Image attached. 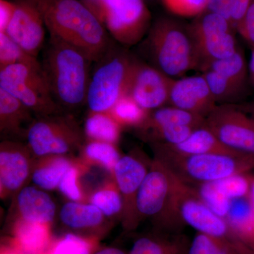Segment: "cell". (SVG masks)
<instances>
[{
    "mask_svg": "<svg viewBox=\"0 0 254 254\" xmlns=\"http://www.w3.org/2000/svg\"><path fill=\"white\" fill-rule=\"evenodd\" d=\"M50 38L73 47L92 63L112 48L110 36L98 18L79 0H38Z\"/></svg>",
    "mask_w": 254,
    "mask_h": 254,
    "instance_id": "obj_1",
    "label": "cell"
},
{
    "mask_svg": "<svg viewBox=\"0 0 254 254\" xmlns=\"http://www.w3.org/2000/svg\"><path fill=\"white\" fill-rule=\"evenodd\" d=\"M79 50L50 38L41 68L53 98L60 108L76 109L86 103L91 64Z\"/></svg>",
    "mask_w": 254,
    "mask_h": 254,
    "instance_id": "obj_2",
    "label": "cell"
},
{
    "mask_svg": "<svg viewBox=\"0 0 254 254\" xmlns=\"http://www.w3.org/2000/svg\"><path fill=\"white\" fill-rule=\"evenodd\" d=\"M143 45L151 66L169 77H183L196 70L194 42L188 24L173 18H159L150 26Z\"/></svg>",
    "mask_w": 254,
    "mask_h": 254,
    "instance_id": "obj_3",
    "label": "cell"
},
{
    "mask_svg": "<svg viewBox=\"0 0 254 254\" xmlns=\"http://www.w3.org/2000/svg\"><path fill=\"white\" fill-rule=\"evenodd\" d=\"M153 146L155 158L190 185L219 181L234 175L252 173L254 170V155H180L160 145Z\"/></svg>",
    "mask_w": 254,
    "mask_h": 254,
    "instance_id": "obj_4",
    "label": "cell"
},
{
    "mask_svg": "<svg viewBox=\"0 0 254 254\" xmlns=\"http://www.w3.org/2000/svg\"><path fill=\"white\" fill-rule=\"evenodd\" d=\"M110 36L124 46L144 39L150 26V13L143 0H81Z\"/></svg>",
    "mask_w": 254,
    "mask_h": 254,
    "instance_id": "obj_5",
    "label": "cell"
},
{
    "mask_svg": "<svg viewBox=\"0 0 254 254\" xmlns=\"http://www.w3.org/2000/svg\"><path fill=\"white\" fill-rule=\"evenodd\" d=\"M134 57L113 48L96 62L91 73L86 103L91 112H109L126 91Z\"/></svg>",
    "mask_w": 254,
    "mask_h": 254,
    "instance_id": "obj_6",
    "label": "cell"
},
{
    "mask_svg": "<svg viewBox=\"0 0 254 254\" xmlns=\"http://www.w3.org/2000/svg\"><path fill=\"white\" fill-rule=\"evenodd\" d=\"M188 26L194 42L196 70L201 73L214 62L232 56L240 48L236 30L220 15L205 11Z\"/></svg>",
    "mask_w": 254,
    "mask_h": 254,
    "instance_id": "obj_7",
    "label": "cell"
},
{
    "mask_svg": "<svg viewBox=\"0 0 254 254\" xmlns=\"http://www.w3.org/2000/svg\"><path fill=\"white\" fill-rule=\"evenodd\" d=\"M0 88L17 98L38 118L55 115L61 111L42 68L21 64L0 68Z\"/></svg>",
    "mask_w": 254,
    "mask_h": 254,
    "instance_id": "obj_8",
    "label": "cell"
},
{
    "mask_svg": "<svg viewBox=\"0 0 254 254\" xmlns=\"http://www.w3.org/2000/svg\"><path fill=\"white\" fill-rule=\"evenodd\" d=\"M173 173L162 162L155 158L150 163L136 197L138 220L151 218L165 227H180L173 210Z\"/></svg>",
    "mask_w": 254,
    "mask_h": 254,
    "instance_id": "obj_9",
    "label": "cell"
},
{
    "mask_svg": "<svg viewBox=\"0 0 254 254\" xmlns=\"http://www.w3.org/2000/svg\"><path fill=\"white\" fill-rule=\"evenodd\" d=\"M28 146L38 158L65 155L83 147V135L70 117L55 115L34 120L26 133Z\"/></svg>",
    "mask_w": 254,
    "mask_h": 254,
    "instance_id": "obj_10",
    "label": "cell"
},
{
    "mask_svg": "<svg viewBox=\"0 0 254 254\" xmlns=\"http://www.w3.org/2000/svg\"><path fill=\"white\" fill-rule=\"evenodd\" d=\"M172 173L173 209L179 221L182 225H190L198 232L220 238H232L226 220L214 213L205 205L192 185Z\"/></svg>",
    "mask_w": 254,
    "mask_h": 254,
    "instance_id": "obj_11",
    "label": "cell"
},
{
    "mask_svg": "<svg viewBox=\"0 0 254 254\" xmlns=\"http://www.w3.org/2000/svg\"><path fill=\"white\" fill-rule=\"evenodd\" d=\"M205 125L230 149L254 155V119L234 105H217Z\"/></svg>",
    "mask_w": 254,
    "mask_h": 254,
    "instance_id": "obj_12",
    "label": "cell"
},
{
    "mask_svg": "<svg viewBox=\"0 0 254 254\" xmlns=\"http://www.w3.org/2000/svg\"><path fill=\"white\" fill-rule=\"evenodd\" d=\"M173 78L134 58L125 94L148 112L168 105Z\"/></svg>",
    "mask_w": 254,
    "mask_h": 254,
    "instance_id": "obj_13",
    "label": "cell"
},
{
    "mask_svg": "<svg viewBox=\"0 0 254 254\" xmlns=\"http://www.w3.org/2000/svg\"><path fill=\"white\" fill-rule=\"evenodd\" d=\"M6 33L28 54L38 58L44 45L46 23L38 0H18Z\"/></svg>",
    "mask_w": 254,
    "mask_h": 254,
    "instance_id": "obj_14",
    "label": "cell"
},
{
    "mask_svg": "<svg viewBox=\"0 0 254 254\" xmlns=\"http://www.w3.org/2000/svg\"><path fill=\"white\" fill-rule=\"evenodd\" d=\"M149 168L141 158L130 154L121 157L114 168L112 175L123 196L122 218L127 228H134L139 222L136 213V197Z\"/></svg>",
    "mask_w": 254,
    "mask_h": 254,
    "instance_id": "obj_15",
    "label": "cell"
},
{
    "mask_svg": "<svg viewBox=\"0 0 254 254\" xmlns=\"http://www.w3.org/2000/svg\"><path fill=\"white\" fill-rule=\"evenodd\" d=\"M28 145L4 141L0 145V192L5 198L16 193L31 176L33 165Z\"/></svg>",
    "mask_w": 254,
    "mask_h": 254,
    "instance_id": "obj_16",
    "label": "cell"
},
{
    "mask_svg": "<svg viewBox=\"0 0 254 254\" xmlns=\"http://www.w3.org/2000/svg\"><path fill=\"white\" fill-rule=\"evenodd\" d=\"M168 105L206 118L217 104L201 73L173 78Z\"/></svg>",
    "mask_w": 254,
    "mask_h": 254,
    "instance_id": "obj_17",
    "label": "cell"
},
{
    "mask_svg": "<svg viewBox=\"0 0 254 254\" xmlns=\"http://www.w3.org/2000/svg\"><path fill=\"white\" fill-rule=\"evenodd\" d=\"M159 144L172 153L180 155H195L205 154H224L240 155L246 154L230 149L219 141L211 130L206 126L195 128L190 136L178 144Z\"/></svg>",
    "mask_w": 254,
    "mask_h": 254,
    "instance_id": "obj_18",
    "label": "cell"
},
{
    "mask_svg": "<svg viewBox=\"0 0 254 254\" xmlns=\"http://www.w3.org/2000/svg\"><path fill=\"white\" fill-rule=\"evenodd\" d=\"M19 218L30 222L51 224L56 214V205L49 194L41 189L23 187L16 198Z\"/></svg>",
    "mask_w": 254,
    "mask_h": 254,
    "instance_id": "obj_19",
    "label": "cell"
},
{
    "mask_svg": "<svg viewBox=\"0 0 254 254\" xmlns=\"http://www.w3.org/2000/svg\"><path fill=\"white\" fill-rule=\"evenodd\" d=\"M32 112L17 98L0 88V130L4 134L21 136L34 121Z\"/></svg>",
    "mask_w": 254,
    "mask_h": 254,
    "instance_id": "obj_20",
    "label": "cell"
},
{
    "mask_svg": "<svg viewBox=\"0 0 254 254\" xmlns=\"http://www.w3.org/2000/svg\"><path fill=\"white\" fill-rule=\"evenodd\" d=\"M14 249L22 254H42L51 240L50 224L30 222L18 218L14 229Z\"/></svg>",
    "mask_w": 254,
    "mask_h": 254,
    "instance_id": "obj_21",
    "label": "cell"
},
{
    "mask_svg": "<svg viewBox=\"0 0 254 254\" xmlns=\"http://www.w3.org/2000/svg\"><path fill=\"white\" fill-rule=\"evenodd\" d=\"M232 238L254 251V209L250 194L231 200V206L225 218Z\"/></svg>",
    "mask_w": 254,
    "mask_h": 254,
    "instance_id": "obj_22",
    "label": "cell"
},
{
    "mask_svg": "<svg viewBox=\"0 0 254 254\" xmlns=\"http://www.w3.org/2000/svg\"><path fill=\"white\" fill-rule=\"evenodd\" d=\"M74 162L64 155L42 157L33 165L32 181L41 190L58 188L62 179Z\"/></svg>",
    "mask_w": 254,
    "mask_h": 254,
    "instance_id": "obj_23",
    "label": "cell"
},
{
    "mask_svg": "<svg viewBox=\"0 0 254 254\" xmlns=\"http://www.w3.org/2000/svg\"><path fill=\"white\" fill-rule=\"evenodd\" d=\"M205 125V118L203 117L171 105H166L149 112L143 125L136 128L141 131L175 125H185L198 128Z\"/></svg>",
    "mask_w": 254,
    "mask_h": 254,
    "instance_id": "obj_24",
    "label": "cell"
},
{
    "mask_svg": "<svg viewBox=\"0 0 254 254\" xmlns=\"http://www.w3.org/2000/svg\"><path fill=\"white\" fill-rule=\"evenodd\" d=\"M60 220L64 225L73 230H88L99 227L105 215L91 203L70 201L62 207Z\"/></svg>",
    "mask_w": 254,
    "mask_h": 254,
    "instance_id": "obj_25",
    "label": "cell"
},
{
    "mask_svg": "<svg viewBox=\"0 0 254 254\" xmlns=\"http://www.w3.org/2000/svg\"><path fill=\"white\" fill-rule=\"evenodd\" d=\"M201 73L217 105H237L246 101L249 90L241 88L213 70Z\"/></svg>",
    "mask_w": 254,
    "mask_h": 254,
    "instance_id": "obj_26",
    "label": "cell"
},
{
    "mask_svg": "<svg viewBox=\"0 0 254 254\" xmlns=\"http://www.w3.org/2000/svg\"><path fill=\"white\" fill-rule=\"evenodd\" d=\"M84 131L86 136L91 141L116 144L121 135L122 127L109 112H91L86 119Z\"/></svg>",
    "mask_w": 254,
    "mask_h": 254,
    "instance_id": "obj_27",
    "label": "cell"
},
{
    "mask_svg": "<svg viewBox=\"0 0 254 254\" xmlns=\"http://www.w3.org/2000/svg\"><path fill=\"white\" fill-rule=\"evenodd\" d=\"M208 69L220 73L237 86L249 90L250 85L249 81L248 64L246 61L244 50L240 46L236 53L232 56L214 62L207 70Z\"/></svg>",
    "mask_w": 254,
    "mask_h": 254,
    "instance_id": "obj_28",
    "label": "cell"
},
{
    "mask_svg": "<svg viewBox=\"0 0 254 254\" xmlns=\"http://www.w3.org/2000/svg\"><path fill=\"white\" fill-rule=\"evenodd\" d=\"M185 239L143 237L135 241L129 254H188Z\"/></svg>",
    "mask_w": 254,
    "mask_h": 254,
    "instance_id": "obj_29",
    "label": "cell"
},
{
    "mask_svg": "<svg viewBox=\"0 0 254 254\" xmlns=\"http://www.w3.org/2000/svg\"><path fill=\"white\" fill-rule=\"evenodd\" d=\"M88 200L89 203L99 209L105 217L123 215V196L114 179L95 190Z\"/></svg>",
    "mask_w": 254,
    "mask_h": 254,
    "instance_id": "obj_30",
    "label": "cell"
},
{
    "mask_svg": "<svg viewBox=\"0 0 254 254\" xmlns=\"http://www.w3.org/2000/svg\"><path fill=\"white\" fill-rule=\"evenodd\" d=\"M82 158L86 165L97 164L113 174L121 156L113 143L91 141L82 147Z\"/></svg>",
    "mask_w": 254,
    "mask_h": 254,
    "instance_id": "obj_31",
    "label": "cell"
},
{
    "mask_svg": "<svg viewBox=\"0 0 254 254\" xmlns=\"http://www.w3.org/2000/svg\"><path fill=\"white\" fill-rule=\"evenodd\" d=\"M109 113L122 127L138 128L144 123L149 112L143 109L131 97L124 95Z\"/></svg>",
    "mask_w": 254,
    "mask_h": 254,
    "instance_id": "obj_32",
    "label": "cell"
},
{
    "mask_svg": "<svg viewBox=\"0 0 254 254\" xmlns=\"http://www.w3.org/2000/svg\"><path fill=\"white\" fill-rule=\"evenodd\" d=\"M17 64L41 68L36 57L26 53L6 33H0V68Z\"/></svg>",
    "mask_w": 254,
    "mask_h": 254,
    "instance_id": "obj_33",
    "label": "cell"
},
{
    "mask_svg": "<svg viewBox=\"0 0 254 254\" xmlns=\"http://www.w3.org/2000/svg\"><path fill=\"white\" fill-rule=\"evenodd\" d=\"M200 200L214 213L225 219L230 211L231 199L219 190L214 182L192 185Z\"/></svg>",
    "mask_w": 254,
    "mask_h": 254,
    "instance_id": "obj_34",
    "label": "cell"
},
{
    "mask_svg": "<svg viewBox=\"0 0 254 254\" xmlns=\"http://www.w3.org/2000/svg\"><path fill=\"white\" fill-rule=\"evenodd\" d=\"M231 239L197 232L189 246L188 254H235Z\"/></svg>",
    "mask_w": 254,
    "mask_h": 254,
    "instance_id": "obj_35",
    "label": "cell"
},
{
    "mask_svg": "<svg viewBox=\"0 0 254 254\" xmlns=\"http://www.w3.org/2000/svg\"><path fill=\"white\" fill-rule=\"evenodd\" d=\"M87 165L82 161L74 162L60 182L58 189L62 193L71 201L83 202L86 200L80 183V177Z\"/></svg>",
    "mask_w": 254,
    "mask_h": 254,
    "instance_id": "obj_36",
    "label": "cell"
},
{
    "mask_svg": "<svg viewBox=\"0 0 254 254\" xmlns=\"http://www.w3.org/2000/svg\"><path fill=\"white\" fill-rule=\"evenodd\" d=\"M95 246L91 239L66 234L55 242L49 254H93Z\"/></svg>",
    "mask_w": 254,
    "mask_h": 254,
    "instance_id": "obj_37",
    "label": "cell"
},
{
    "mask_svg": "<svg viewBox=\"0 0 254 254\" xmlns=\"http://www.w3.org/2000/svg\"><path fill=\"white\" fill-rule=\"evenodd\" d=\"M250 173L234 175L213 182L219 190L230 199L243 198L250 194Z\"/></svg>",
    "mask_w": 254,
    "mask_h": 254,
    "instance_id": "obj_38",
    "label": "cell"
},
{
    "mask_svg": "<svg viewBox=\"0 0 254 254\" xmlns=\"http://www.w3.org/2000/svg\"><path fill=\"white\" fill-rule=\"evenodd\" d=\"M172 14L182 17H196L206 11L208 0H161Z\"/></svg>",
    "mask_w": 254,
    "mask_h": 254,
    "instance_id": "obj_39",
    "label": "cell"
},
{
    "mask_svg": "<svg viewBox=\"0 0 254 254\" xmlns=\"http://www.w3.org/2000/svg\"><path fill=\"white\" fill-rule=\"evenodd\" d=\"M237 33L254 49V0H251L247 12L237 27Z\"/></svg>",
    "mask_w": 254,
    "mask_h": 254,
    "instance_id": "obj_40",
    "label": "cell"
},
{
    "mask_svg": "<svg viewBox=\"0 0 254 254\" xmlns=\"http://www.w3.org/2000/svg\"><path fill=\"white\" fill-rule=\"evenodd\" d=\"M251 0H230L231 23L237 31V27L244 18Z\"/></svg>",
    "mask_w": 254,
    "mask_h": 254,
    "instance_id": "obj_41",
    "label": "cell"
},
{
    "mask_svg": "<svg viewBox=\"0 0 254 254\" xmlns=\"http://www.w3.org/2000/svg\"><path fill=\"white\" fill-rule=\"evenodd\" d=\"M16 3L0 0V33H4L14 16Z\"/></svg>",
    "mask_w": 254,
    "mask_h": 254,
    "instance_id": "obj_42",
    "label": "cell"
},
{
    "mask_svg": "<svg viewBox=\"0 0 254 254\" xmlns=\"http://www.w3.org/2000/svg\"><path fill=\"white\" fill-rule=\"evenodd\" d=\"M206 11L220 15L231 23L230 0H208Z\"/></svg>",
    "mask_w": 254,
    "mask_h": 254,
    "instance_id": "obj_43",
    "label": "cell"
},
{
    "mask_svg": "<svg viewBox=\"0 0 254 254\" xmlns=\"http://www.w3.org/2000/svg\"><path fill=\"white\" fill-rule=\"evenodd\" d=\"M231 243L235 254H254V251L250 250L235 239H231Z\"/></svg>",
    "mask_w": 254,
    "mask_h": 254,
    "instance_id": "obj_44",
    "label": "cell"
},
{
    "mask_svg": "<svg viewBox=\"0 0 254 254\" xmlns=\"http://www.w3.org/2000/svg\"><path fill=\"white\" fill-rule=\"evenodd\" d=\"M234 105H235L238 109L242 110L244 113H247V115L254 119V98L250 100H246V101L242 102L240 104Z\"/></svg>",
    "mask_w": 254,
    "mask_h": 254,
    "instance_id": "obj_45",
    "label": "cell"
},
{
    "mask_svg": "<svg viewBox=\"0 0 254 254\" xmlns=\"http://www.w3.org/2000/svg\"><path fill=\"white\" fill-rule=\"evenodd\" d=\"M249 81L250 86L254 91V49L252 50L250 63L248 64Z\"/></svg>",
    "mask_w": 254,
    "mask_h": 254,
    "instance_id": "obj_46",
    "label": "cell"
},
{
    "mask_svg": "<svg viewBox=\"0 0 254 254\" xmlns=\"http://www.w3.org/2000/svg\"><path fill=\"white\" fill-rule=\"evenodd\" d=\"M93 254H126L123 250H119L118 248H106L98 251Z\"/></svg>",
    "mask_w": 254,
    "mask_h": 254,
    "instance_id": "obj_47",
    "label": "cell"
},
{
    "mask_svg": "<svg viewBox=\"0 0 254 254\" xmlns=\"http://www.w3.org/2000/svg\"><path fill=\"white\" fill-rule=\"evenodd\" d=\"M249 176H250L251 182L250 198L254 209V174L250 173L249 174Z\"/></svg>",
    "mask_w": 254,
    "mask_h": 254,
    "instance_id": "obj_48",
    "label": "cell"
},
{
    "mask_svg": "<svg viewBox=\"0 0 254 254\" xmlns=\"http://www.w3.org/2000/svg\"><path fill=\"white\" fill-rule=\"evenodd\" d=\"M143 1H144V0H143Z\"/></svg>",
    "mask_w": 254,
    "mask_h": 254,
    "instance_id": "obj_49",
    "label": "cell"
}]
</instances>
